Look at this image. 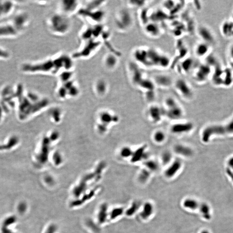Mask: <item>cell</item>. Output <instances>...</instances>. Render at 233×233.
Masks as SVG:
<instances>
[{
  "label": "cell",
  "mask_w": 233,
  "mask_h": 233,
  "mask_svg": "<svg viewBox=\"0 0 233 233\" xmlns=\"http://www.w3.org/2000/svg\"><path fill=\"white\" fill-rule=\"evenodd\" d=\"M74 60L71 56L61 53L44 60L25 62L20 65L21 72L29 75H56L64 70H73Z\"/></svg>",
  "instance_id": "obj_1"
},
{
  "label": "cell",
  "mask_w": 233,
  "mask_h": 233,
  "mask_svg": "<svg viewBox=\"0 0 233 233\" xmlns=\"http://www.w3.org/2000/svg\"><path fill=\"white\" fill-rule=\"evenodd\" d=\"M71 17L58 12L50 15L46 20V26L50 33L58 36H65L72 28Z\"/></svg>",
  "instance_id": "obj_2"
},
{
  "label": "cell",
  "mask_w": 233,
  "mask_h": 233,
  "mask_svg": "<svg viewBox=\"0 0 233 233\" xmlns=\"http://www.w3.org/2000/svg\"><path fill=\"white\" fill-rule=\"evenodd\" d=\"M114 23L117 31L122 33L128 32L134 25L133 15L128 8H120L115 12Z\"/></svg>",
  "instance_id": "obj_3"
},
{
  "label": "cell",
  "mask_w": 233,
  "mask_h": 233,
  "mask_svg": "<svg viewBox=\"0 0 233 233\" xmlns=\"http://www.w3.org/2000/svg\"><path fill=\"white\" fill-rule=\"evenodd\" d=\"M103 42L100 39L91 38L82 41L80 48L73 54V59H87L91 58L98 51Z\"/></svg>",
  "instance_id": "obj_4"
},
{
  "label": "cell",
  "mask_w": 233,
  "mask_h": 233,
  "mask_svg": "<svg viewBox=\"0 0 233 233\" xmlns=\"http://www.w3.org/2000/svg\"><path fill=\"white\" fill-rule=\"evenodd\" d=\"M232 121L225 126L212 125L209 126L203 130L202 139L204 142H208L212 135L233 133V119Z\"/></svg>",
  "instance_id": "obj_5"
},
{
  "label": "cell",
  "mask_w": 233,
  "mask_h": 233,
  "mask_svg": "<svg viewBox=\"0 0 233 233\" xmlns=\"http://www.w3.org/2000/svg\"><path fill=\"white\" fill-rule=\"evenodd\" d=\"M78 14L93 26L102 24L105 18L106 13L103 9L88 10L81 8Z\"/></svg>",
  "instance_id": "obj_6"
},
{
  "label": "cell",
  "mask_w": 233,
  "mask_h": 233,
  "mask_svg": "<svg viewBox=\"0 0 233 233\" xmlns=\"http://www.w3.org/2000/svg\"><path fill=\"white\" fill-rule=\"evenodd\" d=\"M81 8L80 1L62 0L58 2L57 12L71 17L72 15L78 13Z\"/></svg>",
  "instance_id": "obj_7"
},
{
  "label": "cell",
  "mask_w": 233,
  "mask_h": 233,
  "mask_svg": "<svg viewBox=\"0 0 233 233\" xmlns=\"http://www.w3.org/2000/svg\"><path fill=\"white\" fill-rule=\"evenodd\" d=\"M10 21L22 34L28 28L30 23V17L27 12L19 11L14 14Z\"/></svg>",
  "instance_id": "obj_8"
},
{
  "label": "cell",
  "mask_w": 233,
  "mask_h": 233,
  "mask_svg": "<svg viewBox=\"0 0 233 233\" xmlns=\"http://www.w3.org/2000/svg\"><path fill=\"white\" fill-rule=\"evenodd\" d=\"M21 35L10 20L0 23V39L16 38Z\"/></svg>",
  "instance_id": "obj_9"
},
{
  "label": "cell",
  "mask_w": 233,
  "mask_h": 233,
  "mask_svg": "<svg viewBox=\"0 0 233 233\" xmlns=\"http://www.w3.org/2000/svg\"><path fill=\"white\" fill-rule=\"evenodd\" d=\"M102 63L105 70L108 72L113 71L119 65L118 56L112 52L107 53L103 57Z\"/></svg>",
  "instance_id": "obj_10"
},
{
  "label": "cell",
  "mask_w": 233,
  "mask_h": 233,
  "mask_svg": "<svg viewBox=\"0 0 233 233\" xmlns=\"http://www.w3.org/2000/svg\"><path fill=\"white\" fill-rule=\"evenodd\" d=\"M17 3L13 1H0V20L12 16L16 9Z\"/></svg>",
  "instance_id": "obj_11"
},
{
  "label": "cell",
  "mask_w": 233,
  "mask_h": 233,
  "mask_svg": "<svg viewBox=\"0 0 233 233\" xmlns=\"http://www.w3.org/2000/svg\"><path fill=\"white\" fill-rule=\"evenodd\" d=\"M175 87L184 97L190 98L193 96V91L189 83L183 79H179L174 82Z\"/></svg>",
  "instance_id": "obj_12"
},
{
  "label": "cell",
  "mask_w": 233,
  "mask_h": 233,
  "mask_svg": "<svg viewBox=\"0 0 233 233\" xmlns=\"http://www.w3.org/2000/svg\"><path fill=\"white\" fill-rule=\"evenodd\" d=\"M155 210L154 205L151 202H147L143 203L138 212L140 218L145 221L149 220L154 215Z\"/></svg>",
  "instance_id": "obj_13"
},
{
  "label": "cell",
  "mask_w": 233,
  "mask_h": 233,
  "mask_svg": "<svg viewBox=\"0 0 233 233\" xmlns=\"http://www.w3.org/2000/svg\"><path fill=\"white\" fill-rule=\"evenodd\" d=\"M198 32L200 37L202 39V42L210 45L214 43L215 38L209 29L205 26H202L199 28Z\"/></svg>",
  "instance_id": "obj_14"
},
{
  "label": "cell",
  "mask_w": 233,
  "mask_h": 233,
  "mask_svg": "<svg viewBox=\"0 0 233 233\" xmlns=\"http://www.w3.org/2000/svg\"><path fill=\"white\" fill-rule=\"evenodd\" d=\"M193 128V124L190 122L178 123L173 125L171 131L176 134L186 133L191 131Z\"/></svg>",
  "instance_id": "obj_15"
},
{
  "label": "cell",
  "mask_w": 233,
  "mask_h": 233,
  "mask_svg": "<svg viewBox=\"0 0 233 233\" xmlns=\"http://www.w3.org/2000/svg\"><path fill=\"white\" fill-rule=\"evenodd\" d=\"M182 163L181 161H174L165 171L164 174L167 178H172L174 176L181 168Z\"/></svg>",
  "instance_id": "obj_16"
},
{
  "label": "cell",
  "mask_w": 233,
  "mask_h": 233,
  "mask_svg": "<svg viewBox=\"0 0 233 233\" xmlns=\"http://www.w3.org/2000/svg\"><path fill=\"white\" fill-rule=\"evenodd\" d=\"M211 45L206 43L201 42L196 45L195 47V54L199 58H202L208 56V52L210 50Z\"/></svg>",
  "instance_id": "obj_17"
},
{
  "label": "cell",
  "mask_w": 233,
  "mask_h": 233,
  "mask_svg": "<svg viewBox=\"0 0 233 233\" xmlns=\"http://www.w3.org/2000/svg\"><path fill=\"white\" fill-rule=\"evenodd\" d=\"M183 207L186 210L194 211L198 210L200 206V203L195 198H186L183 201L182 203Z\"/></svg>",
  "instance_id": "obj_18"
},
{
  "label": "cell",
  "mask_w": 233,
  "mask_h": 233,
  "mask_svg": "<svg viewBox=\"0 0 233 233\" xmlns=\"http://www.w3.org/2000/svg\"><path fill=\"white\" fill-rule=\"evenodd\" d=\"M153 82L155 85H158L161 87H168L172 82V78L168 75L165 74L158 75L154 77Z\"/></svg>",
  "instance_id": "obj_19"
},
{
  "label": "cell",
  "mask_w": 233,
  "mask_h": 233,
  "mask_svg": "<svg viewBox=\"0 0 233 233\" xmlns=\"http://www.w3.org/2000/svg\"><path fill=\"white\" fill-rule=\"evenodd\" d=\"M93 86L96 92L105 93L108 89V83L104 78H98L94 81Z\"/></svg>",
  "instance_id": "obj_20"
},
{
  "label": "cell",
  "mask_w": 233,
  "mask_h": 233,
  "mask_svg": "<svg viewBox=\"0 0 233 233\" xmlns=\"http://www.w3.org/2000/svg\"><path fill=\"white\" fill-rule=\"evenodd\" d=\"M166 114L170 119L177 120L182 116L183 112L181 108L177 105L172 107L168 108L166 112Z\"/></svg>",
  "instance_id": "obj_21"
},
{
  "label": "cell",
  "mask_w": 233,
  "mask_h": 233,
  "mask_svg": "<svg viewBox=\"0 0 233 233\" xmlns=\"http://www.w3.org/2000/svg\"><path fill=\"white\" fill-rule=\"evenodd\" d=\"M164 113L165 112L164 111H163L162 109L157 106H152L149 108V115L152 121L155 122H159Z\"/></svg>",
  "instance_id": "obj_22"
},
{
  "label": "cell",
  "mask_w": 233,
  "mask_h": 233,
  "mask_svg": "<svg viewBox=\"0 0 233 233\" xmlns=\"http://www.w3.org/2000/svg\"><path fill=\"white\" fill-rule=\"evenodd\" d=\"M146 146H142L139 148L137 149L133 152L132 157V162L133 163H136L140 162L141 160L146 158L147 157V154L146 153Z\"/></svg>",
  "instance_id": "obj_23"
},
{
  "label": "cell",
  "mask_w": 233,
  "mask_h": 233,
  "mask_svg": "<svg viewBox=\"0 0 233 233\" xmlns=\"http://www.w3.org/2000/svg\"><path fill=\"white\" fill-rule=\"evenodd\" d=\"M174 151L176 154L186 157H190L193 154V151L190 148L181 144L175 146Z\"/></svg>",
  "instance_id": "obj_24"
},
{
  "label": "cell",
  "mask_w": 233,
  "mask_h": 233,
  "mask_svg": "<svg viewBox=\"0 0 233 233\" xmlns=\"http://www.w3.org/2000/svg\"><path fill=\"white\" fill-rule=\"evenodd\" d=\"M73 70L63 71L58 75L59 82L61 83H66L73 80Z\"/></svg>",
  "instance_id": "obj_25"
},
{
  "label": "cell",
  "mask_w": 233,
  "mask_h": 233,
  "mask_svg": "<svg viewBox=\"0 0 233 233\" xmlns=\"http://www.w3.org/2000/svg\"><path fill=\"white\" fill-rule=\"evenodd\" d=\"M17 221L15 216H10L6 218L2 223L1 227V233H14L8 229V227Z\"/></svg>",
  "instance_id": "obj_26"
},
{
  "label": "cell",
  "mask_w": 233,
  "mask_h": 233,
  "mask_svg": "<svg viewBox=\"0 0 233 233\" xmlns=\"http://www.w3.org/2000/svg\"><path fill=\"white\" fill-rule=\"evenodd\" d=\"M151 172L146 168L142 169L138 175V181L141 183H146L151 176Z\"/></svg>",
  "instance_id": "obj_27"
},
{
  "label": "cell",
  "mask_w": 233,
  "mask_h": 233,
  "mask_svg": "<svg viewBox=\"0 0 233 233\" xmlns=\"http://www.w3.org/2000/svg\"><path fill=\"white\" fill-rule=\"evenodd\" d=\"M144 165L146 169H148L151 172H156L159 169L158 163L154 160H147L144 162Z\"/></svg>",
  "instance_id": "obj_28"
},
{
  "label": "cell",
  "mask_w": 233,
  "mask_h": 233,
  "mask_svg": "<svg viewBox=\"0 0 233 233\" xmlns=\"http://www.w3.org/2000/svg\"><path fill=\"white\" fill-rule=\"evenodd\" d=\"M142 205V204H140L139 201L134 202L131 205L128 209V211H127V215L128 216H133L136 212H139Z\"/></svg>",
  "instance_id": "obj_29"
},
{
  "label": "cell",
  "mask_w": 233,
  "mask_h": 233,
  "mask_svg": "<svg viewBox=\"0 0 233 233\" xmlns=\"http://www.w3.org/2000/svg\"><path fill=\"white\" fill-rule=\"evenodd\" d=\"M198 210L202 218L208 219L210 216V209L207 205L206 204H200Z\"/></svg>",
  "instance_id": "obj_30"
},
{
  "label": "cell",
  "mask_w": 233,
  "mask_h": 233,
  "mask_svg": "<svg viewBox=\"0 0 233 233\" xmlns=\"http://www.w3.org/2000/svg\"><path fill=\"white\" fill-rule=\"evenodd\" d=\"M10 56L11 54L8 50L0 46V60H8L10 58Z\"/></svg>",
  "instance_id": "obj_31"
},
{
  "label": "cell",
  "mask_w": 233,
  "mask_h": 233,
  "mask_svg": "<svg viewBox=\"0 0 233 233\" xmlns=\"http://www.w3.org/2000/svg\"><path fill=\"white\" fill-rule=\"evenodd\" d=\"M172 156L171 153L169 151H165L163 153L162 156V160L163 164L166 165L171 162Z\"/></svg>",
  "instance_id": "obj_32"
},
{
  "label": "cell",
  "mask_w": 233,
  "mask_h": 233,
  "mask_svg": "<svg viewBox=\"0 0 233 233\" xmlns=\"http://www.w3.org/2000/svg\"><path fill=\"white\" fill-rule=\"evenodd\" d=\"M165 136L164 133L162 131H157L155 133L154 135V139L155 141L157 142H162L165 139Z\"/></svg>",
  "instance_id": "obj_33"
},
{
  "label": "cell",
  "mask_w": 233,
  "mask_h": 233,
  "mask_svg": "<svg viewBox=\"0 0 233 233\" xmlns=\"http://www.w3.org/2000/svg\"><path fill=\"white\" fill-rule=\"evenodd\" d=\"M27 209V205L24 202H21L17 206V210L20 214H23Z\"/></svg>",
  "instance_id": "obj_34"
},
{
  "label": "cell",
  "mask_w": 233,
  "mask_h": 233,
  "mask_svg": "<svg viewBox=\"0 0 233 233\" xmlns=\"http://www.w3.org/2000/svg\"><path fill=\"white\" fill-rule=\"evenodd\" d=\"M133 153V152L129 148H125L123 149L122 151V155L123 156L125 157H128L132 156Z\"/></svg>",
  "instance_id": "obj_35"
},
{
  "label": "cell",
  "mask_w": 233,
  "mask_h": 233,
  "mask_svg": "<svg viewBox=\"0 0 233 233\" xmlns=\"http://www.w3.org/2000/svg\"><path fill=\"white\" fill-rule=\"evenodd\" d=\"M147 99L149 101H152L155 98V95L154 91L147 92L146 94Z\"/></svg>",
  "instance_id": "obj_36"
},
{
  "label": "cell",
  "mask_w": 233,
  "mask_h": 233,
  "mask_svg": "<svg viewBox=\"0 0 233 233\" xmlns=\"http://www.w3.org/2000/svg\"><path fill=\"white\" fill-rule=\"evenodd\" d=\"M229 56L230 61H232V63L233 64V45L231 46L229 50Z\"/></svg>",
  "instance_id": "obj_37"
},
{
  "label": "cell",
  "mask_w": 233,
  "mask_h": 233,
  "mask_svg": "<svg viewBox=\"0 0 233 233\" xmlns=\"http://www.w3.org/2000/svg\"><path fill=\"white\" fill-rule=\"evenodd\" d=\"M201 233H209V232H208L207 231H202L201 232Z\"/></svg>",
  "instance_id": "obj_38"
}]
</instances>
